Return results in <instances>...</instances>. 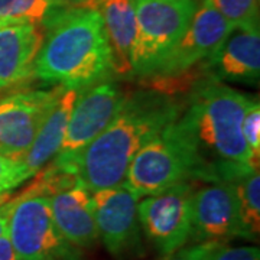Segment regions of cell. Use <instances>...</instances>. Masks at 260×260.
Returning <instances> with one entry per match:
<instances>
[{
    "mask_svg": "<svg viewBox=\"0 0 260 260\" xmlns=\"http://www.w3.org/2000/svg\"><path fill=\"white\" fill-rule=\"evenodd\" d=\"M48 201L52 220L67 242L77 249L95 244L99 232L94 221L91 197L81 182L48 197Z\"/></svg>",
    "mask_w": 260,
    "mask_h": 260,
    "instance_id": "obj_15",
    "label": "cell"
},
{
    "mask_svg": "<svg viewBox=\"0 0 260 260\" xmlns=\"http://www.w3.org/2000/svg\"><path fill=\"white\" fill-rule=\"evenodd\" d=\"M54 8L70 9V8H84L88 0H49Z\"/></svg>",
    "mask_w": 260,
    "mask_h": 260,
    "instance_id": "obj_27",
    "label": "cell"
},
{
    "mask_svg": "<svg viewBox=\"0 0 260 260\" xmlns=\"http://www.w3.org/2000/svg\"><path fill=\"white\" fill-rule=\"evenodd\" d=\"M239 205L233 182H208L192 195V230L195 243L227 242L239 237Z\"/></svg>",
    "mask_w": 260,
    "mask_h": 260,
    "instance_id": "obj_12",
    "label": "cell"
},
{
    "mask_svg": "<svg viewBox=\"0 0 260 260\" xmlns=\"http://www.w3.org/2000/svg\"><path fill=\"white\" fill-rule=\"evenodd\" d=\"M211 260H260V251L254 246L229 247L223 244L214 253Z\"/></svg>",
    "mask_w": 260,
    "mask_h": 260,
    "instance_id": "obj_24",
    "label": "cell"
},
{
    "mask_svg": "<svg viewBox=\"0 0 260 260\" xmlns=\"http://www.w3.org/2000/svg\"><path fill=\"white\" fill-rule=\"evenodd\" d=\"M232 30L233 26L214 8L211 0H200L185 34L153 75L177 74L210 59Z\"/></svg>",
    "mask_w": 260,
    "mask_h": 260,
    "instance_id": "obj_11",
    "label": "cell"
},
{
    "mask_svg": "<svg viewBox=\"0 0 260 260\" xmlns=\"http://www.w3.org/2000/svg\"><path fill=\"white\" fill-rule=\"evenodd\" d=\"M242 133L253 156L260 159V106L259 100L251 99L242 121Z\"/></svg>",
    "mask_w": 260,
    "mask_h": 260,
    "instance_id": "obj_22",
    "label": "cell"
},
{
    "mask_svg": "<svg viewBox=\"0 0 260 260\" xmlns=\"http://www.w3.org/2000/svg\"><path fill=\"white\" fill-rule=\"evenodd\" d=\"M195 174L194 156L171 123L135 155L124 182L140 200L158 194L178 182L194 179Z\"/></svg>",
    "mask_w": 260,
    "mask_h": 260,
    "instance_id": "obj_5",
    "label": "cell"
},
{
    "mask_svg": "<svg viewBox=\"0 0 260 260\" xmlns=\"http://www.w3.org/2000/svg\"><path fill=\"white\" fill-rule=\"evenodd\" d=\"M78 93L80 90L75 88H62L38 130L32 145L19 158L32 177L58 155Z\"/></svg>",
    "mask_w": 260,
    "mask_h": 260,
    "instance_id": "obj_17",
    "label": "cell"
},
{
    "mask_svg": "<svg viewBox=\"0 0 260 260\" xmlns=\"http://www.w3.org/2000/svg\"><path fill=\"white\" fill-rule=\"evenodd\" d=\"M224 242H201L194 243L191 246L181 247L172 251L171 254L164 256L162 260H211L213 254L218 250Z\"/></svg>",
    "mask_w": 260,
    "mask_h": 260,
    "instance_id": "obj_23",
    "label": "cell"
},
{
    "mask_svg": "<svg viewBox=\"0 0 260 260\" xmlns=\"http://www.w3.org/2000/svg\"><path fill=\"white\" fill-rule=\"evenodd\" d=\"M251 99L215 80H204L192 90L172 127L197 162L194 179L233 182L259 169L242 133Z\"/></svg>",
    "mask_w": 260,
    "mask_h": 260,
    "instance_id": "obj_1",
    "label": "cell"
},
{
    "mask_svg": "<svg viewBox=\"0 0 260 260\" xmlns=\"http://www.w3.org/2000/svg\"><path fill=\"white\" fill-rule=\"evenodd\" d=\"M55 9L49 0H0V20L6 25H42Z\"/></svg>",
    "mask_w": 260,
    "mask_h": 260,
    "instance_id": "obj_19",
    "label": "cell"
},
{
    "mask_svg": "<svg viewBox=\"0 0 260 260\" xmlns=\"http://www.w3.org/2000/svg\"><path fill=\"white\" fill-rule=\"evenodd\" d=\"M30 178L32 175L19 159L0 153V194H10Z\"/></svg>",
    "mask_w": 260,
    "mask_h": 260,
    "instance_id": "obj_21",
    "label": "cell"
},
{
    "mask_svg": "<svg viewBox=\"0 0 260 260\" xmlns=\"http://www.w3.org/2000/svg\"><path fill=\"white\" fill-rule=\"evenodd\" d=\"M177 95L142 88L126 94L119 112L73 164L88 192L120 185L140 148L178 119L184 109Z\"/></svg>",
    "mask_w": 260,
    "mask_h": 260,
    "instance_id": "obj_2",
    "label": "cell"
},
{
    "mask_svg": "<svg viewBox=\"0 0 260 260\" xmlns=\"http://www.w3.org/2000/svg\"><path fill=\"white\" fill-rule=\"evenodd\" d=\"M239 205V237L257 240L260 232V177L259 169L233 181Z\"/></svg>",
    "mask_w": 260,
    "mask_h": 260,
    "instance_id": "obj_18",
    "label": "cell"
},
{
    "mask_svg": "<svg viewBox=\"0 0 260 260\" xmlns=\"http://www.w3.org/2000/svg\"><path fill=\"white\" fill-rule=\"evenodd\" d=\"M62 88L54 85L0 99V153L19 159L28 150Z\"/></svg>",
    "mask_w": 260,
    "mask_h": 260,
    "instance_id": "obj_9",
    "label": "cell"
},
{
    "mask_svg": "<svg viewBox=\"0 0 260 260\" xmlns=\"http://www.w3.org/2000/svg\"><path fill=\"white\" fill-rule=\"evenodd\" d=\"M136 15L133 75L156 74L194 16L198 0H132Z\"/></svg>",
    "mask_w": 260,
    "mask_h": 260,
    "instance_id": "obj_4",
    "label": "cell"
},
{
    "mask_svg": "<svg viewBox=\"0 0 260 260\" xmlns=\"http://www.w3.org/2000/svg\"><path fill=\"white\" fill-rule=\"evenodd\" d=\"M0 260H18L15 250L12 247V243L8 237V232L0 237Z\"/></svg>",
    "mask_w": 260,
    "mask_h": 260,
    "instance_id": "obj_25",
    "label": "cell"
},
{
    "mask_svg": "<svg viewBox=\"0 0 260 260\" xmlns=\"http://www.w3.org/2000/svg\"><path fill=\"white\" fill-rule=\"evenodd\" d=\"M42 25L45 39L35 62L37 78L83 90L112 73V52L99 10L55 9Z\"/></svg>",
    "mask_w": 260,
    "mask_h": 260,
    "instance_id": "obj_3",
    "label": "cell"
},
{
    "mask_svg": "<svg viewBox=\"0 0 260 260\" xmlns=\"http://www.w3.org/2000/svg\"><path fill=\"white\" fill-rule=\"evenodd\" d=\"M84 8L100 12L112 52V71L133 75L132 56L136 41V15L132 0H88Z\"/></svg>",
    "mask_w": 260,
    "mask_h": 260,
    "instance_id": "obj_16",
    "label": "cell"
},
{
    "mask_svg": "<svg viewBox=\"0 0 260 260\" xmlns=\"http://www.w3.org/2000/svg\"><path fill=\"white\" fill-rule=\"evenodd\" d=\"M203 64L215 81L256 83L260 73L259 28H233L218 51Z\"/></svg>",
    "mask_w": 260,
    "mask_h": 260,
    "instance_id": "obj_13",
    "label": "cell"
},
{
    "mask_svg": "<svg viewBox=\"0 0 260 260\" xmlns=\"http://www.w3.org/2000/svg\"><path fill=\"white\" fill-rule=\"evenodd\" d=\"M194 191L189 181H182L138 204L140 227L162 256L184 247L191 239Z\"/></svg>",
    "mask_w": 260,
    "mask_h": 260,
    "instance_id": "obj_7",
    "label": "cell"
},
{
    "mask_svg": "<svg viewBox=\"0 0 260 260\" xmlns=\"http://www.w3.org/2000/svg\"><path fill=\"white\" fill-rule=\"evenodd\" d=\"M8 200H10V194H0V204L6 203Z\"/></svg>",
    "mask_w": 260,
    "mask_h": 260,
    "instance_id": "obj_28",
    "label": "cell"
},
{
    "mask_svg": "<svg viewBox=\"0 0 260 260\" xmlns=\"http://www.w3.org/2000/svg\"><path fill=\"white\" fill-rule=\"evenodd\" d=\"M10 210H12V198L6 203L0 204V237L8 232V221H9Z\"/></svg>",
    "mask_w": 260,
    "mask_h": 260,
    "instance_id": "obj_26",
    "label": "cell"
},
{
    "mask_svg": "<svg viewBox=\"0 0 260 260\" xmlns=\"http://www.w3.org/2000/svg\"><path fill=\"white\" fill-rule=\"evenodd\" d=\"M99 239L113 256L127 254L139 244V198L126 182L90 192Z\"/></svg>",
    "mask_w": 260,
    "mask_h": 260,
    "instance_id": "obj_10",
    "label": "cell"
},
{
    "mask_svg": "<svg viewBox=\"0 0 260 260\" xmlns=\"http://www.w3.org/2000/svg\"><path fill=\"white\" fill-rule=\"evenodd\" d=\"M5 26H9V25H6L3 20H0V28H5Z\"/></svg>",
    "mask_w": 260,
    "mask_h": 260,
    "instance_id": "obj_29",
    "label": "cell"
},
{
    "mask_svg": "<svg viewBox=\"0 0 260 260\" xmlns=\"http://www.w3.org/2000/svg\"><path fill=\"white\" fill-rule=\"evenodd\" d=\"M45 39L44 25L20 23L0 28V81L15 85L35 75V62Z\"/></svg>",
    "mask_w": 260,
    "mask_h": 260,
    "instance_id": "obj_14",
    "label": "cell"
},
{
    "mask_svg": "<svg viewBox=\"0 0 260 260\" xmlns=\"http://www.w3.org/2000/svg\"><path fill=\"white\" fill-rule=\"evenodd\" d=\"M8 237L18 260H80L78 249L58 232L44 195L12 198Z\"/></svg>",
    "mask_w": 260,
    "mask_h": 260,
    "instance_id": "obj_6",
    "label": "cell"
},
{
    "mask_svg": "<svg viewBox=\"0 0 260 260\" xmlns=\"http://www.w3.org/2000/svg\"><path fill=\"white\" fill-rule=\"evenodd\" d=\"M233 28H259V0H211Z\"/></svg>",
    "mask_w": 260,
    "mask_h": 260,
    "instance_id": "obj_20",
    "label": "cell"
},
{
    "mask_svg": "<svg viewBox=\"0 0 260 260\" xmlns=\"http://www.w3.org/2000/svg\"><path fill=\"white\" fill-rule=\"evenodd\" d=\"M2 88H5V85H3V84H2V81H0V90H2Z\"/></svg>",
    "mask_w": 260,
    "mask_h": 260,
    "instance_id": "obj_30",
    "label": "cell"
},
{
    "mask_svg": "<svg viewBox=\"0 0 260 260\" xmlns=\"http://www.w3.org/2000/svg\"><path fill=\"white\" fill-rule=\"evenodd\" d=\"M124 97L120 85L107 80L80 90L61 149L52 162L74 171L73 164L77 156L109 126Z\"/></svg>",
    "mask_w": 260,
    "mask_h": 260,
    "instance_id": "obj_8",
    "label": "cell"
}]
</instances>
